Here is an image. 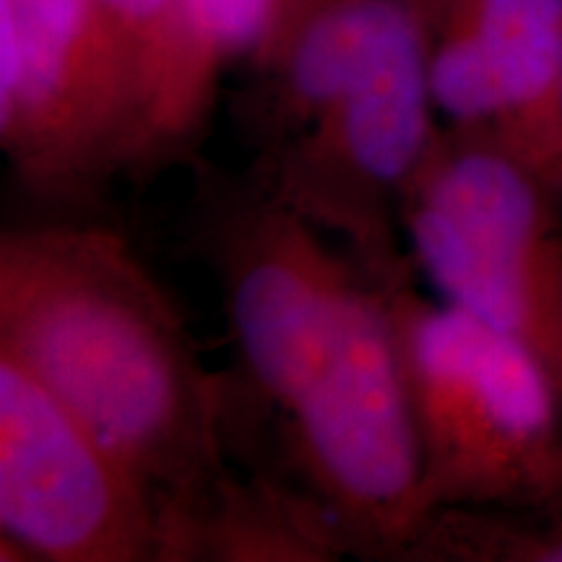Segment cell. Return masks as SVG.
<instances>
[{
    "label": "cell",
    "mask_w": 562,
    "mask_h": 562,
    "mask_svg": "<svg viewBox=\"0 0 562 562\" xmlns=\"http://www.w3.org/2000/svg\"><path fill=\"white\" fill-rule=\"evenodd\" d=\"M0 351L149 484L161 526L229 474V385L121 232L40 222L0 237Z\"/></svg>",
    "instance_id": "obj_1"
},
{
    "label": "cell",
    "mask_w": 562,
    "mask_h": 562,
    "mask_svg": "<svg viewBox=\"0 0 562 562\" xmlns=\"http://www.w3.org/2000/svg\"><path fill=\"white\" fill-rule=\"evenodd\" d=\"M430 513L562 495V391L524 344L389 284ZM430 516V518H432Z\"/></svg>",
    "instance_id": "obj_2"
},
{
    "label": "cell",
    "mask_w": 562,
    "mask_h": 562,
    "mask_svg": "<svg viewBox=\"0 0 562 562\" xmlns=\"http://www.w3.org/2000/svg\"><path fill=\"white\" fill-rule=\"evenodd\" d=\"M279 425L294 484L349 554L404 560L432 513L389 284L362 271Z\"/></svg>",
    "instance_id": "obj_3"
},
{
    "label": "cell",
    "mask_w": 562,
    "mask_h": 562,
    "mask_svg": "<svg viewBox=\"0 0 562 562\" xmlns=\"http://www.w3.org/2000/svg\"><path fill=\"white\" fill-rule=\"evenodd\" d=\"M419 0H393L370 50L315 121L258 159L261 186L347 245L383 284L406 279L402 206L442 138Z\"/></svg>",
    "instance_id": "obj_4"
},
{
    "label": "cell",
    "mask_w": 562,
    "mask_h": 562,
    "mask_svg": "<svg viewBox=\"0 0 562 562\" xmlns=\"http://www.w3.org/2000/svg\"><path fill=\"white\" fill-rule=\"evenodd\" d=\"M149 100L136 50L97 0H0V149L47 203L138 175Z\"/></svg>",
    "instance_id": "obj_5"
},
{
    "label": "cell",
    "mask_w": 562,
    "mask_h": 562,
    "mask_svg": "<svg viewBox=\"0 0 562 562\" xmlns=\"http://www.w3.org/2000/svg\"><path fill=\"white\" fill-rule=\"evenodd\" d=\"M554 188L487 140L442 131L402 206L440 300L524 344L562 391V224Z\"/></svg>",
    "instance_id": "obj_6"
},
{
    "label": "cell",
    "mask_w": 562,
    "mask_h": 562,
    "mask_svg": "<svg viewBox=\"0 0 562 562\" xmlns=\"http://www.w3.org/2000/svg\"><path fill=\"white\" fill-rule=\"evenodd\" d=\"M0 550L3 560L161 562L149 484L0 351Z\"/></svg>",
    "instance_id": "obj_7"
},
{
    "label": "cell",
    "mask_w": 562,
    "mask_h": 562,
    "mask_svg": "<svg viewBox=\"0 0 562 562\" xmlns=\"http://www.w3.org/2000/svg\"><path fill=\"white\" fill-rule=\"evenodd\" d=\"M203 216L243 375L279 417L364 269L256 178L211 188Z\"/></svg>",
    "instance_id": "obj_8"
},
{
    "label": "cell",
    "mask_w": 562,
    "mask_h": 562,
    "mask_svg": "<svg viewBox=\"0 0 562 562\" xmlns=\"http://www.w3.org/2000/svg\"><path fill=\"white\" fill-rule=\"evenodd\" d=\"M446 131L487 140L554 191L562 175V0H419Z\"/></svg>",
    "instance_id": "obj_9"
},
{
    "label": "cell",
    "mask_w": 562,
    "mask_h": 562,
    "mask_svg": "<svg viewBox=\"0 0 562 562\" xmlns=\"http://www.w3.org/2000/svg\"><path fill=\"white\" fill-rule=\"evenodd\" d=\"M349 554L334 518L294 482L222 476L161 531V562H326Z\"/></svg>",
    "instance_id": "obj_10"
},
{
    "label": "cell",
    "mask_w": 562,
    "mask_h": 562,
    "mask_svg": "<svg viewBox=\"0 0 562 562\" xmlns=\"http://www.w3.org/2000/svg\"><path fill=\"white\" fill-rule=\"evenodd\" d=\"M136 50L149 100L140 172L191 151L209 121L214 94L195 68L186 0H97Z\"/></svg>",
    "instance_id": "obj_11"
},
{
    "label": "cell",
    "mask_w": 562,
    "mask_h": 562,
    "mask_svg": "<svg viewBox=\"0 0 562 562\" xmlns=\"http://www.w3.org/2000/svg\"><path fill=\"white\" fill-rule=\"evenodd\" d=\"M404 560L562 562V495L524 508H446Z\"/></svg>",
    "instance_id": "obj_12"
},
{
    "label": "cell",
    "mask_w": 562,
    "mask_h": 562,
    "mask_svg": "<svg viewBox=\"0 0 562 562\" xmlns=\"http://www.w3.org/2000/svg\"><path fill=\"white\" fill-rule=\"evenodd\" d=\"M286 0H186L188 32L199 76L216 94L222 70L252 58L271 37Z\"/></svg>",
    "instance_id": "obj_13"
},
{
    "label": "cell",
    "mask_w": 562,
    "mask_h": 562,
    "mask_svg": "<svg viewBox=\"0 0 562 562\" xmlns=\"http://www.w3.org/2000/svg\"><path fill=\"white\" fill-rule=\"evenodd\" d=\"M560 191H562V175H560Z\"/></svg>",
    "instance_id": "obj_14"
}]
</instances>
